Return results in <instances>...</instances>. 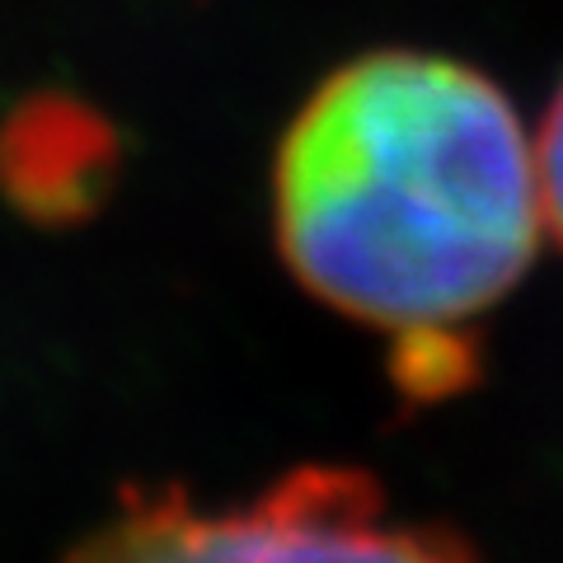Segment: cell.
<instances>
[{
	"mask_svg": "<svg viewBox=\"0 0 563 563\" xmlns=\"http://www.w3.org/2000/svg\"><path fill=\"white\" fill-rule=\"evenodd\" d=\"M273 217L310 296L395 333H437L498 306L531 268L536 151L484 70L376 47L296 109Z\"/></svg>",
	"mask_w": 563,
	"mask_h": 563,
	"instance_id": "obj_1",
	"label": "cell"
},
{
	"mask_svg": "<svg viewBox=\"0 0 563 563\" xmlns=\"http://www.w3.org/2000/svg\"><path fill=\"white\" fill-rule=\"evenodd\" d=\"M66 563H474V554L455 531L390 517L372 474L301 465L235 512H207L184 488L128 493Z\"/></svg>",
	"mask_w": 563,
	"mask_h": 563,
	"instance_id": "obj_2",
	"label": "cell"
},
{
	"mask_svg": "<svg viewBox=\"0 0 563 563\" xmlns=\"http://www.w3.org/2000/svg\"><path fill=\"white\" fill-rule=\"evenodd\" d=\"M536 188H540V217L563 244V85L554 90L550 109H544L540 136H536Z\"/></svg>",
	"mask_w": 563,
	"mask_h": 563,
	"instance_id": "obj_3",
	"label": "cell"
}]
</instances>
